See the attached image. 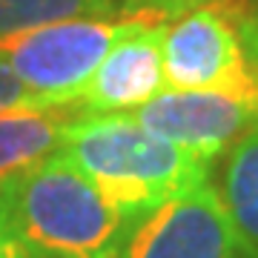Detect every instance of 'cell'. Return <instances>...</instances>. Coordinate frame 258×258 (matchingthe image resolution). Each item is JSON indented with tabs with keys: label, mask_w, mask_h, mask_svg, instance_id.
<instances>
[{
	"label": "cell",
	"mask_w": 258,
	"mask_h": 258,
	"mask_svg": "<svg viewBox=\"0 0 258 258\" xmlns=\"http://www.w3.org/2000/svg\"><path fill=\"white\" fill-rule=\"evenodd\" d=\"M118 210L144 218L210 181V161L123 115H78L57 149Z\"/></svg>",
	"instance_id": "6da1fadb"
},
{
	"label": "cell",
	"mask_w": 258,
	"mask_h": 258,
	"mask_svg": "<svg viewBox=\"0 0 258 258\" xmlns=\"http://www.w3.org/2000/svg\"><path fill=\"white\" fill-rule=\"evenodd\" d=\"M0 189L20 235L43 258H123L138 224L60 152L0 178Z\"/></svg>",
	"instance_id": "7a4b0ae2"
},
{
	"label": "cell",
	"mask_w": 258,
	"mask_h": 258,
	"mask_svg": "<svg viewBox=\"0 0 258 258\" xmlns=\"http://www.w3.org/2000/svg\"><path fill=\"white\" fill-rule=\"evenodd\" d=\"M149 20L75 18L0 35V63L52 103H72L118 40Z\"/></svg>",
	"instance_id": "3957f363"
},
{
	"label": "cell",
	"mask_w": 258,
	"mask_h": 258,
	"mask_svg": "<svg viewBox=\"0 0 258 258\" xmlns=\"http://www.w3.org/2000/svg\"><path fill=\"white\" fill-rule=\"evenodd\" d=\"M164 78L166 89L258 98V81L244 60L235 23L221 0L184 12L164 26Z\"/></svg>",
	"instance_id": "277c9868"
},
{
	"label": "cell",
	"mask_w": 258,
	"mask_h": 258,
	"mask_svg": "<svg viewBox=\"0 0 258 258\" xmlns=\"http://www.w3.org/2000/svg\"><path fill=\"white\" fill-rule=\"evenodd\" d=\"M123 115L212 164L258 123V98L204 89H164L149 103Z\"/></svg>",
	"instance_id": "5b68a950"
},
{
	"label": "cell",
	"mask_w": 258,
	"mask_h": 258,
	"mask_svg": "<svg viewBox=\"0 0 258 258\" xmlns=\"http://www.w3.org/2000/svg\"><path fill=\"white\" fill-rule=\"evenodd\" d=\"M241 252L212 181L144 215L123 247V258H241Z\"/></svg>",
	"instance_id": "8992f818"
},
{
	"label": "cell",
	"mask_w": 258,
	"mask_h": 258,
	"mask_svg": "<svg viewBox=\"0 0 258 258\" xmlns=\"http://www.w3.org/2000/svg\"><path fill=\"white\" fill-rule=\"evenodd\" d=\"M164 26L144 23L106 52L72 101L81 115L132 112L164 92Z\"/></svg>",
	"instance_id": "52a82bcc"
},
{
	"label": "cell",
	"mask_w": 258,
	"mask_h": 258,
	"mask_svg": "<svg viewBox=\"0 0 258 258\" xmlns=\"http://www.w3.org/2000/svg\"><path fill=\"white\" fill-rule=\"evenodd\" d=\"M81 112L75 103H60L49 109L0 112V178L35 166L55 155L69 123Z\"/></svg>",
	"instance_id": "ba28073f"
},
{
	"label": "cell",
	"mask_w": 258,
	"mask_h": 258,
	"mask_svg": "<svg viewBox=\"0 0 258 258\" xmlns=\"http://www.w3.org/2000/svg\"><path fill=\"white\" fill-rule=\"evenodd\" d=\"M215 189L244 255L258 258V123L224 152Z\"/></svg>",
	"instance_id": "9c48e42d"
},
{
	"label": "cell",
	"mask_w": 258,
	"mask_h": 258,
	"mask_svg": "<svg viewBox=\"0 0 258 258\" xmlns=\"http://www.w3.org/2000/svg\"><path fill=\"white\" fill-rule=\"evenodd\" d=\"M75 18H129L126 0H0V35Z\"/></svg>",
	"instance_id": "30bf717a"
},
{
	"label": "cell",
	"mask_w": 258,
	"mask_h": 258,
	"mask_svg": "<svg viewBox=\"0 0 258 258\" xmlns=\"http://www.w3.org/2000/svg\"><path fill=\"white\" fill-rule=\"evenodd\" d=\"M57 106L40 92L29 89L9 66L0 63V112H20V109H49Z\"/></svg>",
	"instance_id": "8fae6325"
},
{
	"label": "cell",
	"mask_w": 258,
	"mask_h": 258,
	"mask_svg": "<svg viewBox=\"0 0 258 258\" xmlns=\"http://www.w3.org/2000/svg\"><path fill=\"white\" fill-rule=\"evenodd\" d=\"M210 3H218V0H126L129 18H141L149 23H169L178 15L198 6H210Z\"/></svg>",
	"instance_id": "7c38bea8"
},
{
	"label": "cell",
	"mask_w": 258,
	"mask_h": 258,
	"mask_svg": "<svg viewBox=\"0 0 258 258\" xmlns=\"http://www.w3.org/2000/svg\"><path fill=\"white\" fill-rule=\"evenodd\" d=\"M0 258H43L40 252L29 247V241L20 235L18 224L12 218L6 195L0 189Z\"/></svg>",
	"instance_id": "4fadbf2b"
}]
</instances>
